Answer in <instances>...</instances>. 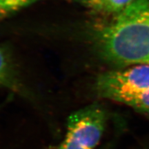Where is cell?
<instances>
[{
	"label": "cell",
	"instance_id": "8",
	"mask_svg": "<svg viewBox=\"0 0 149 149\" xmlns=\"http://www.w3.org/2000/svg\"><path fill=\"white\" fill-rule=\"evenodd\" d=\"M75 1L87 8L101 10L102 0H75Z\"/></svg>",
	"mask_w": 149,
	"mask_h": 149
},
{
	"label": "cell",
	"instance_id": "2",
	"mask_svg": "<svg viewBox=\"0 0 149 149\" xmlns=\"http://www.w3.org/2000/svg\"><path fill=\"white\" fill-rule=\"evenodd\" d=\"M109 116L108 110L99 102L73 112L67 119L66 134L58 149H95Z\"/></svg>",
	"mask_w": 149,
	"mask_h": 149
},
{
	"label": "cell",
	"instance_id": "7",
	"mask_svg": "<svg viewBox=\"0 0 149 149\" xmlns=\"http://www.w3.org/2000/svg\"><path fill=\"white\" fill-rule=\"evenodd\" d=\"M134 0H102L101 10L111 14H117L130 5Z\"/></svg>",
	"mask_w": 149,
	"mask_h": 149
},
{
	"label": "cell",
	"instance_id": "3",
	"mask_svg": "<svg viewBox=\"0 0 149 149\" xmlns=\"http://www.w3.org/2000/svg\"><path fill=\"white\" fill-rule=\"evenodd\" d=\"M95 96L114 102L119 96L149 90V65L117 68L99 74L93 86Z\"/></svg>",
	"mask_w": 149,
	"mask_h": 149
},
{
	"label": "cell",
	"instance_id": "4",
	"mask_svg": "<svg viewBox=\"0 0 149 149\" xmlns=\"http://www.w3.org/2000/svg\"><path fill=\"white\" fill-rule=\"evenodd\" d=\"M0 88H7L23 97L33 100L32 94L26 88L16 69L9 52L0 46Z\"/></svg>",
	"mask_w": 149,
	"mask_h": 149
},
{
	"label": "cell",
	"instance_id": "1",
	"mask_svg": "<svg viewBox=\"0 0 149 149\" xmlns=\"http://www.w3.org/2000/svg\"><path fill=\"white\" fill-rule=\"evenodd\" d=\"M100 55L117 68L149 65V0H134L95 33Z\"/></svg>",
	"mask_w": 149,
	"mask_h": 149
},
{
	"label": "cell",
	"instance_id": "5",
	"mask_svg": "<svg viewBox=\"0 0 149 149\" xmlns=\"http://www.w3.org/2000/svg\"><path fill=\"white\" fill-rule=\"evenodd\" d=\"M149 117V90L119 96L114 100Z\"/></svg>",
	"mask_w": 149,
	"mask_h": 149
},
{
	"label": "cell",
	"instance_id": "6",
	"mask_svg": "<svg viewBox=\"0 0 149 149\" xmlns=\"http://www.w3.org/2000/svg\"><path fill=\"white\" fill-rule=\"evenodd\" d=\"M40 0H0V22Z\"/></svg>",
	"mask_w": 149,
	"mask_h": 149
},
{
	"label": "cell",
	"instance_id": "9",
	"mask_svg": "<svg viewBox=\"0 0 149 149\" xmlns=\"http://www.w3.org/2000/svg\"><path fill=\"white\" fill-rule=\"evenodd\" d=\"M146 149H149V148H146Z\"/></svg>",
	"mask_w": 149,
	"mask_h": 149
}]
</instances>
